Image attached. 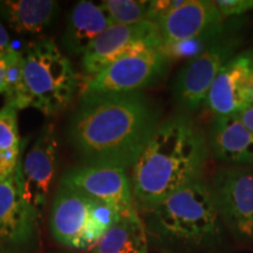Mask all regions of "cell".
<instances>
[{
	"label": "cell",
	"mask_w": 253,
	"mask_h": 253,
	"mask_svg": "<svg viewBox=\"0 0 253 253\" xmlns=\"http://www.w3.org/2000/svg\"><path fill=\"white\" fill-rule=\"evenodd\" d=\"M160 108L142 91L82 95L67 137L87 166L132 168L160 126Z\"/></svg>",
	"instance_id": "6da1fadb"
},
{
	"label": "cell",
	"mask_w": 253,
	"mask_h": 253,
	"mask_svg": "<svg viewBox=\"0 0 253 253\" xmlns=\"http://www.w3.org/2000/svg\"><path fill=\"white\" fill-rule=\"evenodd\" d=\"M209 153L208 138L192 120L175 115L161 122L132 167L135 203L150 211L178 190L201 181Z\"/></svg>",
	"instance_id": "7a4b0ae2"
},
{
	"label": "cell",
	"mask_w": 253,
	"mask_h": 253,
	"mask_svg": "<svg viewBox=\"0 0 253 253\" xmlns=\"http://www.w3.org/2000/svg\"><path fill=\"white\" fill-rule=\"evenodd\" d=\"M23 58V95L18 110L34 108L46 116L63 112L78 90L71 60L48 38L31 43Z\"/></svg>",
	"instance_id": "3957f363"
},
{
	"label": "cell",
	"mask_w": 253,
	"mask_h": 253,
	"mask_svg": "<svg viewBox=\"0 0 253 253\" xmlns=\"http://www.w3.org/2000/svg\"><path fill=\"white\" fill-rule=\"evenodd\" d=\"M155 232L191 245H207L219 235V212L210 185L192 183L150 210Z\"/></svg>",
	"instance_id": "277c9868"
},
{
	"label": "cell",
	"mask_w": 253,
	"mask_h": 253,
	"mask_svg": "<svg viewBox=\"0 0 253 253\" xmlns=\"http://www.w3.org/2000/svg\"><path fill=\"white\" fill-rule=\"evenodd\" d=\"M120 217L109 205L59 184L50 209V233L66 248L93 249Z\"/></svg>",
	"instance_id": "5b68a950"
},
{
	"label": "cell",
	"mask_w": 253,
	"mask_h": 253,
	"mask_svg": "<svg viewBox=\"0 0 253 253\" xmlns=\"http://www.w3.org/2000/svg\"><path fill=\"white\" fill-rule=\"evenodd\" d=\"M240 45L238 31L227 25L202 52L181 68L173 82V96L188 112H196L207 100L211 84Z\"/></svg>",
	"instance_id": "8992f818"
},
{
	"label": "cell",
	"mask_w": 253,
	"mask_h": 253,
	"mask_svg": "<svg viewBox=\"0 0 253 253\" xmlns=\"http://www.w3.org/2000/svg\"><path fill=\"white\" fill-rule=\"evenodd\" d=\"M166 50L151 48L126 56L89 78L82 95L138 93L157 84L168 71Z\"/></svg>",
	"instance_id": "52a82bcc"
},
{
	"label": "cell",
	"mask_w": 253,
	"mask_h": 253,
	"mask_svg": "<svg viewBox=\"0 0 253 253\" xmlns=\"http://www.w3.org/2000/svg\"><path fill=\"white\" fill-rule=\"evenodd\" d=\"M151 48L163 49L156 23L144 20L135 25H113L82 55V68L91 78L118 60Z\"/></svg>",
	"instance_id": "ba28073f"
},
{
	"label": "cell",
	"mask_w": 253,
	"mask_h": 253,
	"mask_svg": "<svg viewBox=\"0 0 253 253\" xmlns=\"http://www.w3.org/2000/svg\"><path fill=\"white\" fill-rule=\"evenodd\" d=\"M217 210L240 239L253 238V167L220 169L210 185Z\"/></svg>",
	"instance_id": "9c48e42d"
},
{
	"label": "cell",
	"mask_w": 253,
	"mask_h": 253,
	"mask_svg": "<svg viewBox=\"0 0 253 253\" xmlns=\"http://www.w3.org/2000/svg\"><path fill=\"white\" fill-rule=\"evenodd\" d=\"M59 142L53 126L40 131L36 141L20 157L17 178L25 201L41 214L52 190L58 170Z\"/></svg>",
	"instance_id": "30bf717a"
},
{
	"label": "cell",
	"mask_w": 253,
	"mask_h": 253,
	"mask_svg": "<svg viewBox=\"0 0 253 253\" xmlns=\"http://www.w3.org/2000/svg\"><path fill=\"white\" fill-rule=\"evenodd\" d=\"M60 185L78 190L95 201L109 205L121 216L137 213L131 179L122 168L87 164L74 167L61 176Z\"/></svg>",
	"instance_id": "8fae6325"
},
{
	"label": "cell",
	"mask_w": 253,
	"mask_h": 253,
	"mask_svg": "<svg viewBox=\"0 0 253 253\" xmlns=\"http://www.w3.org/2000/svg\"><path fill=\"white\" fill-rule=\"evenodd\" d=\"M224 21L214 1L185 0L158 20L163 49L168 54L169 50L194 41L210 42L225 28Z\"/></svg>",
	"instance_id": "7c38bea8"
},
{
	"label": "cell",
	"mask_w": 253,
	"mask_h": 253,
	"mask_svg": "<svg viewBox=\"0 0 253 253\" xmlns=\"http://www.w3.org/2000/svg\"><path fill=\"white\" fill-rule=\"evenodd\" d=\"M252 73V50L236 54L221 67L205 100L214 118L237 115L248 108L249 84Z\"/></svg>",
	"instance_id": "4fadbf2b"
},
{
	"label": "cell",
	"mask_w": 253,
	"mask_h": 253,
	"mask_svg": "<svg viewBox=\"0 0 253 253\" xmlns=\"http://www.w3.org/2000/svg\"><path fill=\"white\" fill-rule=\"evenodd\" d=\"M39 218L21 195L17 173L0 181V246L23 245L31 240Z\"/></svg>",
	"instance_id": "5bb4252c"
},
{
	"label": "cell",
	"mask_w": 253,
	"mask_h": 253,
	"mask_svg": "<svg viewBox=\"0 0 253 253\" xmlns=\"http://www.w3.org/2000/svg\"><path fill=\"white\" fill-rule=\"evenodd\" d=\"M209 148L217 160L231 167H253V132L237 115L214 118Z\"/></svg>",
	"instance_id": "9a60e30c"
},
{
	"label": "cell",
	"mask_w": 253,
	"mask_h": 253,
	"mask_svg": "<svg viewBox=\"0 0 253 253\" xmlns=\"http://www.w3.org/2000/svg\"><path fill=\"white\" fill-rule=\"evenodd\" d=\"M110 26L113 24L101 2L82 0L68 13L61 42L69 54L84 55L91 43Z\"/></svg>",
	"instance_id": "2e32d148"
},
{
	"label": "cell",
	"mask_w": 253,
	"mask_h": 253,
	"mask_svg": "<svg viewBox=\"0 0 253 253\" xmlns=\"http://www.w3.org/2000/svg\"><path fill=\"white\" fill-rule=\"evenodd\" d=\"M59 13L53 0H0V20L19 36H37L52 26Z\"/></svg>",
	"instance_id": "e0dca14e"
},
{
	"label": "cell",
	"mask_w": 253,
	"mask_h": 253,
	"mask_svg": "<svg viewBox=\"0 0 253 253\" xmlns=\"http://www.w3.org/2000/svg\"><path fill=\"white\" fill-rule=\"evenodd\" d=\"M91 250V253H148L147 233L138 213L120 217Z\"/></svg>",
	"instance_id": "ac0fdd59"
},
{
	"label": "cell",
	"mask_w": 253,
	"mask_h": 253,
	"mask_svg": "<svg viewBox=\"0 0 253 253\" xmlns=\"http://www.w3.org/2000/svg\"><path fill=\"white\" fill-rule=\"evenodd\" d=\"M149 2L145 0H106L101 6L113 25H135L148 20Z\"/></svg>",
	"instance_id": "d6986e66"
},
{
	"label": "cell",
	"mask_w": 253,
	"mask_h": 253,
	"mask_svg": "<svg viewBox=\"0 0 253 253\" xmlns=\"http://www.w3.org/2000/svg\"><path fill=\"white\" fill-rule=\"evenodd\" d=\"M2 56L6 62L4 90L6 104L18 109L23 95V53L11 48Z\"/></svg>",
	"instance_id": "ffe728a7"
},
{
	"label": "cell",
	"mask_w": 253,
	"mask_h": 253,
	"mask_svg": "<svg viewBox=\"0 0 253 253\" xmlns=\"http://www.w3.org/2000/svg\"><path fill=\"white\" fill-rule=\"evenodd\" d=\"M19 148H21V145L18 126V109L5 104L0 108V153Z\"/></svg>",
	"instance_id": "44dd1931"
},
{
	"label": "cell",
	"mask_w": 253,
	"mask_h": 253,
	"mask_svg": "<svg viewBox=\"0 0 253 253\" xmlns=\"http://www.w3.org/2000/svg\"><path fill=\"white\" fill-rule=\"evenodd\" d=\"M214 4L224 20L253 9V0H217Z\"/></svg>",
	"instance_id": "7402d4cb"
},
{
	"label": "cell",
	"mask_w": 253,
	"mask_h": 253,
	"mask_svg": "<svg viewBox=\"0 0 253 253\" xmlns=\"http://www.w3.org/2000/svg\"><path fill=\"white\" fill-rule=\"evenodd\" d=\"M185 0H156V1L149 2V9H148V20L158 23L163 17L172 12L173 9L178 8L179 6L184 4Z\"/></svg>",
	"instance_id": "603a6c76"
},
{
	"label": "cell",
	"mask_w": 253,
	"mask_h": 253,
	"mask_svg": "<svg viewBox=\"0 0 253 253\" xmlns=\"http://www.w3.org/2000/svg\"><path fill=\"white\" fill-rule=\"evenodd\" d=\"M21 157V148L0 153V181L14 175Z\"/></svg>",
	"instance_id": "cb8c5ba5"
},
{
	"label": "cell",
	"mask_w": 253,
	"mask_h": 253,
	"mask_svg": "<svg viewBox=\"0 0 253 253\" xmlns=\"http://www.w3.org/2000/svg\"><path fill=\"white\" fill-rule=\"evenodd\" d=\"M12 48L11 40H9V36L6 31L2 21L0 20V54L4 55L6 52H8Z\"/></svg>",
	"instance_id": "d4e9b609"
},
{
	"label": "cell",
	"mask_w": 253,
	"mask_h": 253,
	"mask_svg": "<svg viewBox=\"0 0 253 253\" xmlns=\"http://www.w3.org/2000/svg\"><path fill=\"white\" fill-rule=\"evenodd\" d=\"M237 118L244 123L246 128L253 132V106H250L243 112L237 114Z\"/></svg>",
	"instance_id": "484cf974"
},
{
	"label": "cell",
	"mask_w": 253,
	"mask_h": 253,
	"mask_svg": "<svg viewBox=\"0 0 253 253\" xmlns=\"http://www.w3.org/2000/svg\"><path fill=\"white\" fill-rule=\"evenodd\" d=\"M5 77H6V62L4 56H0V93L5 90Z\"/></svg>",
	"instance_id": "4316f807"
},
{
	"label": "cell",
	"mask_w": 253,
	"mask_h": 253,
	"mask_svg": "<svg viewBox=\"0 0 253 253\" xmlns=\"http://www.w3.org/2000/svg\"><path fill=\"white\" fill-rule=\"evenodd\" d=\"M249 101H250V106H253V73L251 75V79H250V84H249Z\"/></svg>",
	"instance_id": "83f0119b"
},
{
	"label": "cell",
	"mask_w": 253,
	"mask_h": 253,
	"mask_svg": "<svg viewBox=\"0 0 253 253\" xmlns=\"http://www.w3.org/2000/svg\"><path fill=\"white\" fill-rule=\"evenodd\" d=\"M0 56H1V54H0Z\"/></svg>",
	"instance_id": "f1b7e54d"
}]
</instances>
